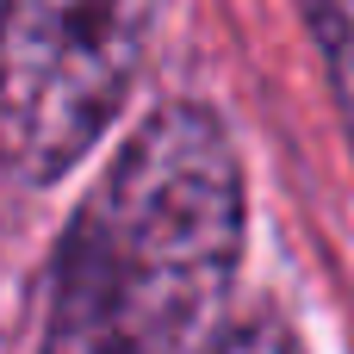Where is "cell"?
<instances>
[{
	"label": "cell",
	"instance_id": "obj_4",
	"mask_svg": "<svg viewBox=\"0 0 354 354\" xmlns=\"http://www.w3.org/2000/svg\"><path fill=\"white\" fill-rule=\"evenodd\" d=\"M205 354H305V348H299V336L280 330V324H243V330L218 336Z\"/></svg>",
	"mask_w": 354,
	"mask_h": 354
},
{
	"label": "cell",
	"instance_id": "obj_2",
	"mask_svg": "<svg viewBox=\"0 0 354 354\" xmlns=\"http://www.w3.org/2000/svg\"><path fill=\"white\" fill-rule=\"evenodd\" d=\"M162 0H0V168L62 180L131 100Z\"/></svg>",
	"mask_w": 354,
	"mask_h": 354
},
{
	"label": "cell",
	"instance_id": "obj_3",
	"mask_svg": "<svg viewBox=\"0 0 354 354\" xmlns=\"http://www.w3.org/2000/svg\"><path fill=\"white\" fill-rule=\"evenodd\" d=\"M311 25L324 37L336 106H342V124H348V143H354V0H311Z\"/></svg>",
	"mask_w": 354,
	"mask_h": 354
},
{
	"label": "cell",
	"instance_id": "obj_1",
	"mask_svg": "<svg viewBox=\"0 0 354 354\" xmlns=\"http://www.w3.org/2000/svg\"><path fill=\"white\" fill-rule=\"evenodd\" d=\"M243 261V162L218 112H149L75 205L44 354H180Z\"/></svg>",
	"mask_w": 354,
	"mask_h": 354
}]
</instances>
